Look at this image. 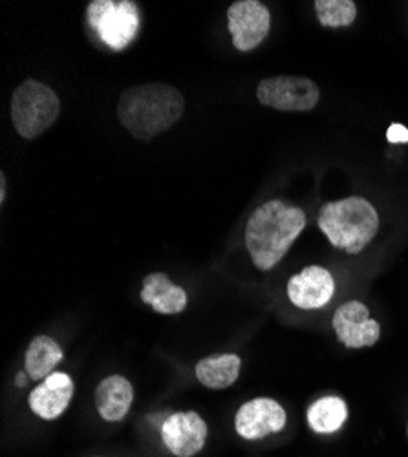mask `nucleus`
<instances>
[{"mask_svg":"<svg viewBox=\"0 0 408 457\" xmlns=\"http://www.w3.org/2000/svg\"><path fill=\"white\" fill-rule=\"evenodd\" d=\"M315 13L324 28H346L357 17L354 0H317Z\"/></svg>","mask_w":408,"mask_h":457,"instance_id":"nucleus-18","label":"nucleus"},{"mask_svg":"<svg viewBox=\"0 0 408 457\" xmlns=\"http://www.w3.org/2000/svg\"><path fill=\"white\" fill-rule=\"evenodd\" d=\"M62 361V350L57 340L48 335H37L26 350L24 355V371L31 380L43 383V380L54 373L55 366Z\"/></svg>","mask_w":408,"mask_h":457,"instance_id":"nucleus-16","label":"nucleus"},{"mask_svg":"<svg viewBox=\"0 0 408 457\" xmlns=\"http://www.w3.org/2000/svg\"><path fill=\"white\" fill-rule=\"evenodd\" d=\"M306 419L315 434H336L348 421V404L336 395L321 397L310 404Z\"/></svg>","mask_w":408,"mask_h":457,"instance_id":"nucleus-17","label":"nucleus"},{"mask_svg":"<svg viewBox=\"0 0 408 457\" xmlns=\"http://www.w3.org/2000/svg\"><path fill=\"white\" fill-rule=\"evenodd\" d=\"M134 401V388L123 375H108L96 388L94 403L106 423H120L129 415Z\"/></svg>","mask_w":408,"mask_h":457,"instance_id":"nucleus-13","label":"nucleus"},{"mask_svg":"<svg viewBox=\"0 0 408 457\" xmlns=\"http://www.w3.org/2000/svg\"><path fill=\"white\" fill-rule=\"evenodd\" d=\"M28 373L26 371H21L19 375H17V378H15V383H17V386L19 388H22V386H26V383H28Z\"/></svg>","mask_w":408,"mask_h":457,"instance_id":"nucleus-21","label":"nucleus"},{"mask_svg":"<svg viewBox=\"0 0 408 457\" xmlns=\"http://www.w3.org/2000/svg\"><path fill=\"white\" fill-rule=\"evenodd\" d=\"M387 139L394 145H404V143H408V129L399 123H394L387 130Z\"/></svg>","mask_w":408,"mask_h":457,"instance_id":"nucleus-19","label":"nucleus"},{"mask_svg":"<svg viewBox=\"0 0 408 457\" xmlns=\"http://www.w3.org/2000/svg\"><path fill=\"white\" fill-rule=\"evenodd\" d=\"M87 19L103 45L121 52L130 46L139 33V10L132 0H92Z\"/></svg>","mask_w":408,"mask_h":457,"instance_id":"nucleus-5","label":"nucleus"},{"mask_svg":"<svg viewBox=\"0 0 408 457\" xmlns=\"http://www.w3.org/2000/svg\"><path fill=\"white\" fill-rule=\"evenodd\" d=\"M406 437H408V423H406Z\"/></svg>","mask_w":408,"mask_h":457,"instance_id":"nucleus-22","label":"nucleus"},{"mask_svg":"<svg viewBox=\"0 0 408 457\" xmlns=\"http://www.w3.org/2000/svg\"><path fill=\"white\" fill-rule=\"evenodd\" d=\"M287 415L282 404L270 397L244 403L235 415V430L246 441H258L284 430Z\"/></svg>","mask_w":408,"mask_h":457,"instance_id":"nucleus-9","label":"nucleus"},{"mask_svg":"<svg viewBox=\"0 0 408 457\" xmlns=\"http://www.w3.org/2000/svg\"><path fill=\"white\" fill-rule=\"evenodd\" d=\"M228 28L233 35V46L238 52H251L266 41L271 13L258 0H237L228 10Z\"/></svg>","mask_w":408,"mask_h":457,"instance_id":"nucleus-7","label":"nucleus"},{"mask_svg":"<svg viewBox=\"0 0 408 457\" xmlns=\"http://www.w3.org/2000/svg\"><path fill=\"white\" fill-rule=\"evenodd\" d=\"M162 441L176 457H195L205 446L209 428L205 419L196 411L171 413L162 425Z\"/></svg>","mask_w":408,"mask_h":457,"instance_id":"nucleus-10","label":"nucleus"},{"mask_svg":"<svg viewBox=\"0 0 408 457\" xmlns=\"http://www.w3.org/2000/svg\"><path fill=\"white\" fill-rule=\"evenodd\" d=\"M306 228L303 209L280 200L258 207L246 225V247L256 270L271 271Z\"/></svg>","mask_w":408,"mask_h":457,"instance_id":"nucleus-1","label":"nucleus"},{"mask_svg":"<svg viewBox=\"0 0 408 457\" xmlns=\"http://www.w3.org/2000/svg\"><path fill=\"white\" fill-rule=\"evenodd\" d=\"M73 397V380L68 373L54 371L48 375L43 383L33 388V392L28 397L29 410L45 421H55L59 419L66 408L70 406V401Z\"/></svg>","mask_w":408,"mask_h":457,"instance_id":"nucleus-12","label":"nucleus"},{"mask_svg":"<svg viewBox=\"0 0 408 457\" xmlns=\"http://www.w3.org/2000/svg\"><path fill=\"white\" fill-rule=\"evenodd\" d=\"M317 225L333 247L348 254H359L376 238L379 214L368 200L350 196L322 205Z\"/></svg>","mask_w":408,"mask_h":457,"instance_id":"nucleus-3","label":"nucleus"},{"mask_svg":"<svg viewBox=\"0 0 408 457\" xmlns=\"http://www.w3.org/2000/svg\"><path fill=\"white\" fill-rule=\"evenodd\" d=\"M96 457H99V455H96Z\"/></svg>","mask_w":408,"mask_h":457,"instance_id":"nucleus-23","label":"nucleus"},{"mask_svg":"<svg viewBox=\"0 0 408 457\" xmlns=\"http://www.w3.org/2000/svg\"><path fill=\"white\" fill-rule=\"evenodd\" d=\"M333 331L343 346L350 350L372 348L381 338V326L370 317V310L359 300L341 303L331 319Z\"/></svg>","mask_w":408,"mask_h":457,"instance_id":"nucleus-8","label":"nucleus"},{"mask_svg":"<svg viewBox=\"0 0 408 457\" xmlns=\"http://www.w3.org/2000/svg\"><path fill=\"white\" fill-rule=\"evenodd\" d=\"M181 92L165 83H148L125 90L118 103V118L136 139L151 141L172 129L183 116Z\"/></svg>","mask_w":408,"mask_h":457,"instance_id":"nucleus-2","label":"nucleus"},{"mask_svg":"<svg viewBox=\"0 0 408 457\" xmlns=\"http://www.w3.org/2000/svg\"><path fill=\"white\" fill-rule=\"evenodd\" d=\"M12 123L21 137L35 139L45 134L59 118L57 94L45 83L26 79L12 94Z\"/></svg>","mask_w":408,"mask_h":457,"instance_id":"nucleus-4","label":"nucleus"},{"mask_svg":"<svg viewBox=\"0 0 408 457\" xmlns=\"http://www.w3.org/2000/svg\"><path fill=\"white\" fill-rule=\"evenodd\" d=\"M141 300L160 315H178L189 303L187 291L176 286L163 273L146 275L141 287Z\"/></svg>","mask_w":408,"mask_h":457,"instance_id":"nucleus-14","label":"nucleus"},{"mask_svg":"<svg viewBox=\"0 0 408 457\" xmlns=\"http://www.w3.org/2000/svg\"><path fill=\"white\" fill-rule=\"evenodd\" d=\"M256 97L264 106L280 112H310L321 101L319 87L299 75H277L261 81Z\"/></svg>","mask_w":408,"mask_h":457,"instance_id":"nucleus-6","label":"nucleus"},{"mask_svg":"<svg viewBox=\"0 0 408 457\" xmlns=\"http://www.w3.org/2000/svg\"><path fill=\"white\" fill-rule=\"evenodd\" d=\"M336 278L321 268V265H308L301 273L293 275L287 280V298L299 310H322L336 295Z\"/></svg>","mask_w":408,"mask_h":457,"instance_id":"nucleus-11","label":"nucleus"},{"mask_svg":"<svg viewBox=\"0 0 408 457\" xmlns=\"http://www.w3.org/2000/svg\"><path fill=\"white\" fill-rule=\"evenodd\" d=\"M242 361L235 353L209 355L196 364V378L209 390H226L233 386L240 375Z\"/></svg>","mask_w":408,"mask_h":457,"instance_id":"nucleus-15","label":"nucleus"},{"mask_svg":"<svg viewBox=\"0 0 408 457\" xmlns=\"http://www.w3.org/2000/svg\"><path fill=\"white\" fill-rule=\"evenodd\" d=\"M4 200H6V178L3 174L0 176V202L4 204Z\"/></svg>","mask_w":408,"mask_h":457,"instance_id":"nucleus-20","label":"nucleus"}]
</instances>
